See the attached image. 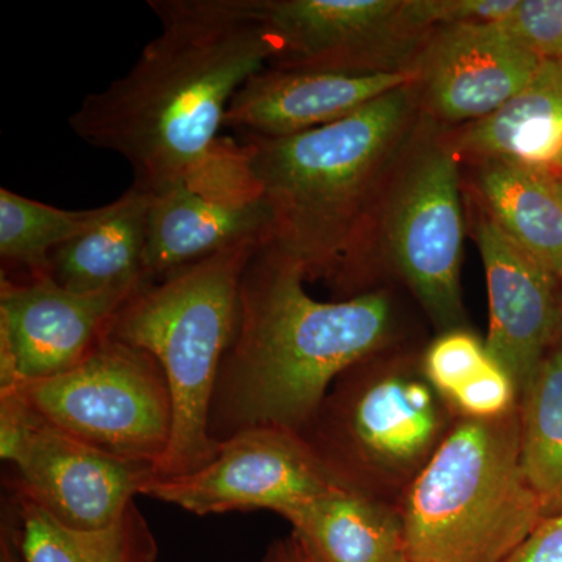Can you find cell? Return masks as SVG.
<instances>
[{
	"instance_id": "3",
	"label": "cell",
	"mask_w": 562,
	"mask_h": 562,
	"mask_svg": "<svg viewBox=\"0 0 562 562\" xmlns=\"http://www.w3.org/2000/svg\"><path fill=\"white\" fill-rule=\"evenodd\" d=\"M416 81L313 131L241 136L272 216L271 243L306 280L361 294L376 211L419 127Z\"/></svg>"
},
{
	"instance_id": "23",
	"label": "cell",
	"mask_w": 562,
	"mask_h": 562,
	"mask_svg": "<svg viewBox=\"0 0 562 562\" xmlns=\"http://www.w3.org/2000/svg\"><path fill=\"white\" fill-rule=\"evenodd\" d=\"M113 202L98 209L63 210L0 190V257L3 265L24 269L25 276L49 273V258L105 220Z\"/></svg>"
},
{
	"instance_id": "15",
	"label": "cell",
	"mask_w": 562,
	"mask_h": 562,
	"mask_svg": "<svg viewBox=\"0 0 562 562\" xmlns=\"http://www.w3.org/2000/svg\"><path fill=\"white\" fill-rule=\"evenodd\" d=\"M413 81L416 72L361 74L269 66L235 95L225 127L239 136L284 138L341 121Z\"/></svg>"
},
{
	"instance_id": "27",
	"label": "cell",
	"mask_w": 562,
	"mask_h": 562,
	"mask_svg": "<svg viewBox=\"0 0 562 562\" xmlns=\"http://www.w3.org/2000/svg\"><path fill=\"white\" fill-rule=\"evenodd\" d=\"M461 419H495L520 405L519 391L490 357L482 371L447 401Z\"/></svg>"
},
{
	"instance_id": "4",
	"label": "cell",
	"mask_w": 562,
	"mask_h": 562,
	"mask_svg": "<svg viewBox=\"0 0 562 562\" xmlns=\"http://www.w3.org/2000/svg\"><path fill=\"white\" fill-rule=\"evenodd\" d=\"M262 244H239L144 284L111 324V338L160 362L171 390L172 439L157 476L199 471L220 450L210 435L211 405L238 325L244 271Z\"/></svg>"
},
{
	"instance_id": "5",
	"label": "cell",
	"mask_w": 562,
	"mask_h": 562,
	"mask_svg": "<svg viewBox=\"0 0 562 562\" xmlns=\"http://www.w3.org/2000/svg\"><path fill=\"white\" fill-rule=\"evenodd\" d=\"M409 562H501L542 522L520 461V405L461 419L406 486Z\"/></svg>"
},
{
	"instance_id": "17",
	"label": "cell",
	"mask_w": 562,
	"mask_h": 562,
	"mask_svg": "<svg viewBox=\"0 0 562 562\" xmlns=\"http://www.w3.org/2000/svg\"><path fill=\"white\" fill-rule=\"evenodd\" d=\"M464 162H516L562 180V58L542 60L532 79L491 116L447 128Z\"/></svg>"
},
{
	"instance_id": "2",
	"label": "cell",
	"mask_w": 562,
	"mask_h": 562,
	"mask_svg": "<svg viewBox=\"0 0 562 562\" xmlns=\"http://www.w3.org/2000/svg\"><path fill=\"white\" fill-rule=\"evenodd\" d=\"M305 281L271 243L247 265L235 338L211 405L210 435L217 442L266 425L303 432L331 383L394 338L395 310L386 291L321 302L305 291Z\"/></svg>"
},
{
	"instance_id": "24",
	"label": "cell",
	"mask_w": 562,
	"mask_h": 562,
	"mask_svg": "<svg viewBox=\"0 0 562 562\" xmlns=\"http://www.w3.org/2000/svg\"><path fill=\"white\" fill-rule=\"evenodd\" d=\"M490 361L486 346L473 333L457 328L443 331L425 351L422 368L443 397H450L471 382Z\"/></svg>"
},
{
	"instance_id": "12",
	"label": "cell",
	"mask_w": 562,
	"mask_h": 562,
	"mask_svg": "<svg viewBox=\"0 0 562 562\" xmlns=\"http://www.w3.org/2000/svg\"><path fill=\"white\" fill-rule=\"evenodd\" d=\"M143 286L80 294L49 273L21 280L2 276L0 390L72 371L109 335L116 314Z\"/></svg>"
},
{
	"instance_id": "29",
	"label": "cell",
	"mask_w": 562,
	"mask_h": 562,
	"mask_svg": "<svg viewBox=\"0 0 562 562\" xmlns=\"http://www.w3.org/2000/svg\"><path fill=\"white\" fill-rule=\"evenodd\" d=\"M261 562H314L308 552L303 549L302 543L290 536V538L273 541L266 550Z\"/></svg>"
},
{
	"instance_id": "8",
	"label": "cell",
	"mask_w": 562,
	"mask_h": 562,
	"mask_svg": "<svg viewBox=\"0 0 562 562\" xmlns=\"http://www.w3.org/2000/svg\"><path fill=\"white\" fill-rule=\"evenodd\" d=\"M0 391L81 441L155 471L171 443L172 395L160 362L109 335L72 371Z\"/></svg>"
},
{
	"instance_id": "28",
	"label": "cell",
	"mask_w": 562,
	"mask_h": 562,
	"mask_svg": "<svg viewBox=\"0 0 562 562\" xmlns=\"http://www.w3.org/2000/svg\"><path fill=\"white\" fill-rule=\"evenodd\" d=\"M501 562H562V513L543 519L535 531Z\"/></svg>"
},
{
	"instance_id": "14",
	"label": "cell",
	"mask_w": 562,
	"mask_h": 562,
	"mask_svg": "<svg viewBox=\"0 0 562 562\" xmlns=\"http://www.w3.org/2000/svg\"><path fill=\"white\" fill-rule=\"evenodd\" d=\"M473 220V238L490 297V333L484 346L492 360L512 376L522 398L562 336V283L479 206Z\"/></svg>"
},
{
	"instance_id": "25",
	"label": "cell",
	"mask_w": 562,
	"mask_h": 562,
	"mask_svg": "<svg viewBox=\"0 0 562 562\" xmlns=\"http://www.w3.org/2000/svg\"><path fill=\"white\" fill-rule=\"evenodd\" d=\"M517 0H403L402 13L419 33L464 24L502 22L516 9Z\"/></svg>"
},
{
	"instance_id": "1",
	"label": "cell",
	"mask_w": 562,
	"mask_h": 562,
	"mask_svg": "<svg viewBox=\"0 0 562 562\" xmlns=\"http://www.w3.org/2000/svg\"><path fill=\"white\" fill-rule=\"evenodd\" d=\"M161 32L125 76L92 92L72 132L131 165L150 195L179 184L227 198L262 195L241 140L221 136L233 99L279 55L260 0H149Z\"/></svg>"
},
{
	"instance_id": "16",
	"label": "cell",
	"mask_w": 562,
	"mask_h": 562,
	"mask_svg": "<svg viewBox=\"0 0 562 562\" xmlns=\"http://www.w3.org/2000/svg\"><path fill=\"white\" fill-rule=\"evenodd\" d=\"M271 233V210L262 195L227 198L179 184L151 195L147 279L160 281L239 244L269 243Z\"/></svg>"
},
{
	"instance_id": "22",
	"label": "cell",
	"mask_w": 562,
	"mask_h": 562,
	"mask_svg": "<svg viewBox=\"0 0 562 562\" xmlns=\"http://www.w3.org/2000/svg\"><path fill=\"white\" fill-rule=\"evenodd\" d=\"M520 461L543 517L562 513V336L520 398Z\"/></svg>"
},
{
	"instance_id": "20",
	"label": "cell",
	"mask_w": 562,
	"mask_h": 562,
	"mask_svg": "<svg viewBox=\"0 0 562 562\" xmlns=\"http://www.w3.org/2000/svg\"><path fill=\"white\" fill-rule=\"evenodd\" d=\"M473 205L562 283V202L547 177L516 162H464Z\"/></svg>"
},
{
	"instance_id": "7",
	"label": "cell",
	"mask_w": 562,
	"mask_h": 562,
	"mask_svg": "<svg viewBox=\"0 0 562 562\" xmlns=\"http://www.w3.org/2000/svg\"><path fill=\"white\" fill-rule=\"evenodd\" d=\"M372 358L336 380L302 432L336 475L361 491L382 480L412 483L453 428L452 406L422 361L382 366Z\"/></svg>"
},
{
	"instance_id": "26",
	"label": "cell",
	"mask_w": 562,
	"mask_h": 562,
	"mask_svg": "<svg viewBox=\"0 0 562 562\" xmlns=\"http://www.w3.org/2000/svg\"><path fill=\"white\" fill-rule=\"evenodd\" d=\"M501 24L541 60L562 58V0H517Z\"/></svg>"
},
{
	"instance_id": "21",
	"label": "cell",
	"mask_w": 562,
	"mask_h": 562,
	"mask_svg": "<svg viewBox=\"0 0 562 562\" xmlns=\"http://www.w3.org/2000/svg\"><path fill=\"white\" fill-rule=\"evenodd\" d=\"M3 519L24 562H157V538L136 503L101 530H76L13 490Z\"/></svg>"
},
{
	"instance_id": "6",
	"label": "cell",
	"mask_w": 562,
	"mask_h": 562,
	"mask_svg": "<svg viewBox=\"0 0 562 562\" xmlns=\"http://www.w3.org/2000/svg\"><path fill=\"white\" fill-rule=\"evenodd\" d=\"M461 173L447 128L422 117L392 172L366 251L364 286L387 266L442 333L464 328Z\"/></svg>"
},
{
	"instance_id": "31",
	"label": "cell",
	"mask_w": 562,
	"mask_h": 562,
	"mask_svg": "<svg viewBox=\"0 0 562 562\" xmlns=\"http://www.w3.org/2000/svg\"><path fill=\"white\" fill-rule=\"evenodd\" d=\"M547 179H549V177H547ZM549 181H550V184H552L554 194H557L558 198H560V201L562 202V180L549 179Z\"/></svg>"
},
{
	"instance_id": "19",
	"label": "cell",
	"mask_w": 562,
	"mask_h": 562,
	"mask_svg": "<svg viewBox=\"0 0 562 562\" xmlns=\"http://www.w3.org/2000/svg\"><path fill=\"white\" fill-rule=\"evenodd\" d=\"M151 195L131 187L105 220L49 258V276L66 290L91 294L151 283L146 273Z\"/></svg>"
},
{
	"instance_id": "13",
	"label": "cell",
	"mask_w": 562,
	"mask_h": 562,
	"mask_svg": "<svg viewBox=\"0 0 562 562\" xmlns=\"http://www.w3.org/2000/svg\"><path fill=\"white\" fill-rule=\"evenodd\" d=\"M541 61L501 22L438 29L414 68L422 114L443 128L482 121L522 91Z\"/></svg>"
},
{
	"instance_id": "18",
	"label": "cell",
	"mask_w": 562,
	"mask_h": 562,
	"mask_svg": "<svg viewBox=\"0 0 562 562\" xmlns=\"http://www.w3.org/2000/svg\"><path fill=\"white\" fill-rule=\"evenodd\" d=\"M314 562H409L401 513L353 486L279 513Z\"/></svg>"
},
{
	"instance_id": "11",
	"label": "cell",
	"mask_w": 562,
	"mask_h": 562,
	"mask_svg": "<svg viewBox=\"0 0 562 562\" xmlns=\"http://www.w3.org/2000/svg\"><path fill=\"white\" fill-rule=\"evenodd\" d=\"M279 47L271 66L361 74L416 72L428 35L409 27L403 0H260Z\"/></svg>"
},
{
	"instance_id": "30",
	"label": "cell",
	"mask_w": 562,
	"mask_h": 562,
	"mask_svg": "<svg viewBox=\"0 0 562 562\" xmlns=\"http://www.w3.org/2000/svg\"><path fill=\"white\" fill-rule=\"evenodd\" d=\"M0 562H24L9 522L2 519L0 527Z\"/></svg>"
},
{
	"instance_id": "10",
	"label": "cell",
	"mask_w": 562,
	"mask_h": 562,
	"mask_svg": "<svg viewBox=\"0 0 562 562\" xmlns=\"http://www.w3.org/2000/svg\"><path fill=\"white\" fill-rule=\"evenodd\" d=\"M344 486L350 484L321 460L302 432L266 425L220 441L214 460L199 471L155 476L140 495L210 516L254 509L280 513Z\"/></svg>"
},
{
	"instance_id": "9",
	"label": "cell",
	"mask_w": 562,
	"mask_h": 562,
	"mask_svg": "<svg viewBox=\"0 0 562 562\" xmlns=\"http://www.w3.org/2000/svg\"><path fill=\"white\" fill-rule=\"evenodd\" d=\"M0 454L16 471L14 491L76 530H101L116 522L157 476L155 465L103 452L3 391Z\"/></svg>"
}]
</instances>
